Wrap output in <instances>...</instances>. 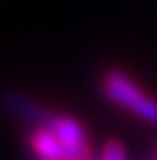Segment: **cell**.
I'll return each instance as SVG.
<instances>
[{
  "label": "cell",
  "mask_w": 157,
  "mask_h": 160,
  "mask_svg": "<svg viewBox=\"0 0 157 160\" xmlns=\"http://www.w3.org/2000/svg\"><path fill=\"white\" fill-rule=\"evenodd\" d=\"M100 90L112 105L137 115L147 123H157V99L147 94L120 68H108L104 72Z\"/></svg>",
  "instance_id": "obj_1"
},
{
  "label": "cell",
  "mask_w": 157,
  "mask_h": 160,
  "mask_svg": "<svg viewBox=\"0 0 157 160\" xmlns=\"http://www.w3.org/2000/svg\"><path fill=\"white\" fill-rule=\"evenodd\" d=\"M47 127H51L55 136L59 138V142L65 148V156L74 160H90V144L84 127L80 125V121L72 115L55 113V117L51 119V123Z\"/></svg>",
  "instance_id": "obj_2"
},
{
  "label": "cell",
  "mask_w": 157,
  "mask_h": 160,
  "mask_svg": "<svg viewBox=\"0 0 157 160\" xmlns=\"http://www.w3.org/2000/svg\"><path fill=\"white\" fill-rule=\"evenodd\" d=\"M0 99H2V105L12 115L33 123L35 127L49 125L51 119L55 117V113H51L47 107H43L41 103H37L35 99H31L29 94L21 92V90H4Z\"/></svg>",
  "instance_id": "obj_3"
},
{
  "label": "cell",
  "mask_w": 157,
  "mask_h": 160,
  "mask_svg": "<svg viewBox=\"0 0 157 160\" xmlns=\"http://www.w3.org/2000/svg\"><path fill=\"white\" fill-rule=\"evenodd\" d=\"M29 146L37 158H63L65 148L55 136V132L47 125H39L33 129L29 138Z\"/></svg>",
  "instance_id": "obj_4"
},
{
  "label": "cell",
  "mask_w": 157,
  "mask_h": 160,
  "mask_svg": "<svg viewBox=\"0 0 157 160\" xmlns=\"http://www.w3.org/2000/svg\"><path fill=\"white\" fill-rule=\"evenodd\" d=\"M100 160H129L127 158V150L122 146V142L118 140H108L102 148Z\"/></svg>",
  "instance_id": "obj_5"
},
{
  "label": "cell",
  "mask_w": 157,
  "mask_h": 160,
  "mask_svg": "<svg viewBox=\"0 0 157 160\" xmlns=\"http://www.w3.org/2000/svg\"><path fill=\"white\" fill-rule=\"evenodd\" d=\"M37 160H74V158H67V156H63V158H37Z\"/></svg>",
  "instance_id": "obj_6"
}]
</instances>
